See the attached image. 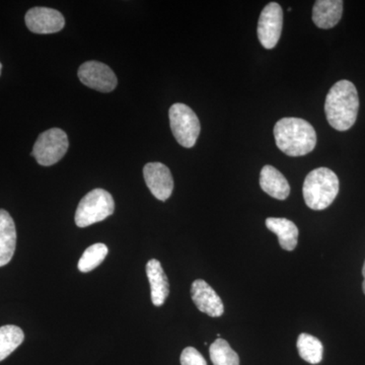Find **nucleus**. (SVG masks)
<instances>
[{"label": "nucleus", "mask_w": 365, "mask_h": 365, "mask_svg": "<svg viewBox=\"0 0 365 365\" xmlns=\"http://www.w3.org/2000/svg\"><path fill=\"white\" fill-rule=\"evenodd\" d=\"M359 98L351 81H338L329 91L325 113L329 124L338 131L349 130L359 115Z\"/></svg>", "instance_id": "f257e3e1"}, {"label": "nucleus", "mask_w": 365, "mask_h": 365, "mask_svg": "<svg viewBox=\"0 0 365 365\" xmlns=\"http://www.w3.org/2000/svg\"><path fill=\"white\" fill-rule=\"evenodd\" d=\"M276 145L289 157L309 155L317 145L316 130L300 118H282L274 127Z\"/></svg>", "instance_id": "f03ea898"}, {"label": "nucleus", "mask_w": 365, "mask_h": 365, "mask_svg": "<svg viewBox=\"0 0 365 365\" xmlns=\"http://www.w3.org/2000/svg\"><path fill=\"white\" fill-rule=\"evenodd\" d=\"M339 188V179L332 170L319 168L312 170L302 187L304 202L313 210H324L334 202Z\"/></svg>", "instance_id": "7ed1b4c3"}, {"label": "nucleus", "mask_w": 365, "mask_h": 365, "mask_svg": "<svg viewBox=\"0 0 365 365\" xmlns=\"http://www.w3.org/2000/svg\"><path fill=\"white\" fill-rule=\"evenodd\" d=\"M115 211L114 199L104 189H95L79 202L76 212V223L78 227H86L103 222Z\"/></svg>", "instance_id": "20e7f679"}, {"label": "nucleus", "mask_w": 365, "mask_h": 365, "mask_svg": "<svg viewBox=\"0 0 365 365\" xmlns=\"http://www.w3.org/2000/svg\"><path fill=\"white\" fill-rule=\"evenodd\" d=\"M169 116L170 129L178 143L186 148H193L201 130L195 112L189 106L178 103L170 108Z\"/></svg>", "instance_id": "39448f33"}, {"label": "nucleus", "mask_w": 365, "mask_h": 365, "mask_svg": "<svg viewBox=\"0 0 365 365\" xmlns=\"http://www.w3.org/2000/svg\"><path fill=\"white\" fill-rule=\"evenodd\" d=\"M69 141L66 132L52 128L43 132L34 145L32 155L43 167L58 163L68 150Z\"/></svg>", "instance_id": "423d86ee"}, {"label": "nucleus", "mask_w": 365, "mask_h": 365, "mask_svg": "<svg viewBox=\"0 0 365 365\" xmlns=\"http://www.w3.org/2000/svg\"><path fill=\"white\" fill-rule=\"evenodd\" d=\"M283 11L277 2H270L262 11L258 21V38L266 49H272L280 39Z\"/></svg>", "instance_id": "0eeeda50"}, {"label": "nucleus", "mask_w": 365, "mask_h": 365, "mask_svg": "<svg viewBox=\"0 0 365 365\" xmlns=\"http://www.w3.org/2000/svg\"><path fill=\"white\" fill-rule=\"evenodd\" d=\"M78 78L83 85L101 93L114 91L118 83L114 71L98 61H88L79 67Z\"/></svg>", "instance_id": "6e6552de"}, {"label": "nucleus", "mask_w": 365, "mask_h": 365, "mask_svg": "<svg viewBox=\"0 0 365 365\" xmlns=\"http://www.w3.org/2000/svg\"><path fill=\"white\" fill-rule=\"evenodd\" d=\"M26 25L35 34H54L60 32L66 26L61 13L49 7H33L25 16Z\"/></svg>", "instance_id": "1a4fd4ad"}, {"label": "nucleus", "mask_w": 365, "mask_h": 365, "mask_svg": "<svg viewBox=\"0 0 365 365\" xmlns=\"http://www.w3.org/2000/svg\"><path fill=\"white\" fill-rule=\"evenodd\" d=\"M143 177L151 194L160 201L172 195L174 180L167 165L160 163H150L143 168Z\"/></svg>", "instance_id": "9d476101"}, {"label": "nucleus", "mask_w": 365, "mask_h": 365, "mask_svg": "<svg viewBox=\"0 0 365 365\" xmlns=\"http://www.w3.org/2000/svg\"><path fill=\"white\" fill-rule=\"evenodd\" d=\"M191 295L194 304L201 313L208 314L212 318L222 316L225 312L222 300L206 281H194L192 283Z\"/></svg>", "instance_id": "9b49d317"}, {"label": "nucleus", "mask_w": 365, "mask_h": 365, "mask_svg": "<svg viewBox=\"0 0 365 365\" xmlns=\"http://www.w3.org/2000/svg\"><path fill=\"white\" fill-rule=\"evenodd\" d=\"M146 274L150 284L151 302L155 307L165 304L170 294V284L160 262L151 259L146 265Z\"/></svg>", "instance_id": "f8f14e48"}, {"label": "nucleus", "mask_w": 365, "mask_h": 365, "mask_svg": "<svg viewBox=\"0 0 365 365\" xmlns=\"http://www.w3.org/2000/svg\"><path fill=\"white\" fill-rule=\"evenodd\" d=\"M16 246V230L13 217L4 209H0V267L13 259Z\"/></svg>", "instance_id": "ddd939ff"}, {"label": "nucleus", "mask_w": 365, "mask_h": 365, "mask_svg": "<svg viewBox=\"0 0 365 365\" xmlns=\"http://www.w3.org/2000/svg\"><path fill=\"white\" fill-rule=\"evenodd\" d=\"M343 14L342 0H318L313 7V21L319 29H332Z\"/></svg>", "instance_id": "4468645a"}, {"label": "nucleus", "mask_w": 365, "mask_h": 365, "mask_svg": "<svg viewBox=\"0 0 365 365\" xmlns=\"http://www.w3.org/2000/svg\"><path fill=\"white\" fill-rule=\"evenodd\" d=\"M260 186L265 193L277 200H285L290 194L287 178L272 165H267L262 169Z\"/></svg>", "instance_id": "2eb2a0df"}, {"label": "nucleus", "mask_w": 365, "mask_h": 365, "mask_svg": "<svg viewBox=\"0 0 365 365\" xmlns=\"http://www.w3.org/2000/svg\"><path fill=\"white\" fill-rule=\"evenodd\" d=\"M266 227L278 237L281 248L294 251L299 242V228L287 218L269 217Z\"/></svg>", "instance_id": "dca6fc26"}, {"label": "nucleus", "mask_w": 365, "mask_h": 365, "mask_svg": "<svg viewBox=\"0 0 365 365\" xmlns=\"http://www.w3.org/2000/svg\"><path fill=\"white\" fill-rule=\"evenodd\" d=\"M25 334L20 327H0V361L7 359L24 342Z\"/></svg>", "instance_id": "f3484780"}, {"label": "nucleus", "mask_w": 365, "mask_h": 365, "mask_svg": "<svg viewBox=\"0 0 365 365\" xmlns=\"http://www.w3.org/2000/svg\"><path fill=\"white\" fill-rule=\"evenodd\" d=\"M299 356L311 364H318L323 359L324 347L321 341L309 334L302 333L297 339Z\"/></svg>", "instance_id": "a211bd4d"}, {"label": "nucleus", "mask_w": 365, "mask_h": 365, "mask_svg": "<svg viewBox=\"0 0 365 365\" xmlns=\"http://www.w3.org/2000/svg\"><path fill=\"white\" fill-rule=\"evenodd\" d=\"M209 354L213 365H240L239 355L222 338H217L210 345Z\"/></svg>", "instance_id": "6ab92c4d"}, {"label": "nucleus", "mask_w": 365, "mask_h": 365, "mask_svg": "<svg viewBox=\"0 0 365 365\" xmlns=\"http://www.w3.org/2000/svg\"><path fill=\"white\" fill-rule=\"evenodd\" d=\"M108 255V247L105 244L93 245L83 252L78 261V270L88 273L98 267L105 260Z\"/></svg>", "instance_id": "aec40b11"}, {"label": "nucleus", "mask_w": 365, "mask_h": 365, "mask_svg": "<svg viewBox=\"0 0 365 365\" xmlns=\"http://www.w3.org/2000/svg\"><path fill=\"white\" fill-rule=\"evenodd\" d=\"M181 365H207L205 359L194 347H187L181 354Z\"/></svg>", "instance_id": "412c9836"}, {"label": "nucleus", "mask_w": 365, "mask_h": 365, "mask_svg": "<svg viewBox=\"0 0 365 365\" xmlns=\"http://www.w3.org/2000/svg\"><path fill=\"white\" fill-rule=\"evenodd\" d=\"M362 275H364V277L365 278V261L364 264V268H362Z\"/></svg>", "instance_id": "4be33fe9"}, {"label": "nucleus", "mask_w": 365, "mask_h": 365, "mask_svg": "<svg viewBox=\"0 0 365 365\" xmlns=\"http://www.w3.org/2000/svg\"><path fill=\"white\" fill-rule=\"evenodd\" d=\"M362 289H364V294H365V278L364 280V283H362Z\"/></svg>", "instance_id": "5701e85b"}, {"label": "nucleus", "mask_w": 365, "mask_h": 365, "mask_svg": "<svg viewBox=\"0 0 365 365\" xmlns=\"http://www.w3.org/2000/svg\"><path fill=\"white\" fill-rule=\"evenodd\" d=\"M1 69H2V66H1V63H0V74H1Z\"/></svg>", "instance_id": "b1692460"}]
</instances>
